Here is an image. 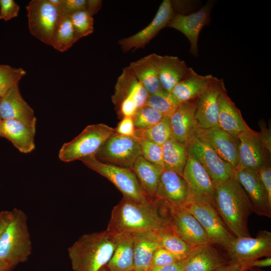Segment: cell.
<instances>
[{
  "label": "cell",
  "mask_w": 271,
  "mask_h": 271,
  "mask_svg": "<svg viewBox=\"0 0 271 271\" xmlns=\"http://www.w3.org/2000/svg\"><path fill=\"white\" fill-rule=\"evenodd\" d=\"M26 73V71L22 68L0 64V98L13 86L19 84L20 80Z\"/></svg>",
  "instance_id": "39"
},
{
  "label": "cell",
  "mask_w": 271,
  "mask_h": 271,
  "mask_svg": "<svg viewBox=\"0 0 271 271\" xmlns=\"http://www.w3.org/2000/svg\"><path fill=\"white\" fill-rule=\"evenodd\" d=\"M20 9L14 0H0V20L8 21L18 17Z\"/></svg>",
  "instance_id": "43"
},
{
  "label": "cell",
  "mask_w": 271,
  "mask_h": 271,
  "mask_svg": "<svg viewBox=\"0 0 271 271\" xmlns=\"http://www.w3.org/2000/svg\"><path fill=\"white\" fill-rule=\"evenodd\" d=\"M214 76L197 74L192 68L189 74L173 88L171 93L180 102L197 99L207 89Z\"/></svg>",
  "instance_id": "28"
},
{
  "label": "cell",
  "mask_w": 271,
  "mask_h": 271,
  "mask_svg": "<svg viewBox=\"0 0 271 271\" xmlns=\"http://www.w3.org/2000/svg\"><path fill=\"white\" fill-rule=\"evenodd\" d=\"M0 115L2 120L13 119L27 123H36L34 110L23 98L16 84L0 98Z\"/></svg>",
  "instance_id": "23"
},
{
  "label": "cell",
  "mask_w": 271,
  "mask_h": 271,
  "mask_svg": "<svg viewBox=\"0 0 271 271\" xmlns=\"http://www.w3.org/2000/svg\"><path fill=\"white\" fill-rule=\"evenodd\" d=\"M115 132V128L103 123L89 125L72 141L62 145L59 158L68 163L94 156Z\"/></svg>",
  "instance_id": "6"
},
{
  "label": "cell",
  "mask_w": 271,
  "mask_h": 271,
  "mask_svg": "<svg viewBox=\"0 0 271 271\" xmlns=\"http://www.w3.org/2000/svg\"><path fill=\"white\" fill-rule=\"evenodd\" d=\"M36 124L27 123L13 119L2 120L1 137L10 141L20 152L29 153L35 148Z\"/></svg>",
  "instance_id": "22"
},
{
  "label": "cell",
  "mask_w": 271,
  "mask_h": 271,
  "mask_svg": "<svg viewBox=\"0 0 271 271\" xmlns=\"http://www.w3.org/2000/svg\"><path fill=\"white\" fill-rule=\"evenodd\" d=\"M142 156L140 146L132 137L111 135L95 154L98 161L131 169L137 159Z\"/></svg>",
  "instance_id": "10"
},
{
  "label": "cell",
  "mask_w": 271,
  "mask_h": 271,
  "mask_svg": "<svg viewBox=\"0 0 271 271\" xmlns=\"http://www.w3.org/2000/svg\"><path fill=\"white\" fill-rule=\"evenodd\" d=\"M12 217V210L0 212V237Z\"/></svg>",
  "instance_id": "51"
},
{
  "label": "cell",
  "mask_w": 271,
  "mask_h": 271,
  "mask_svg": "<svg viewBox=\"0 0 271 271\" xmlns=\"http://www.w3.org/2000/svg\"><path fill=\"white\" fill-rule=\"evenodd\" d=\"M164 116L152 108L144 106L132 116L136 129H145L159 122Z\"/></svg>",
  "instance_id": "41"
},
{
  "label": "cell",
  "mask_w": 271,
  "mask_h": 271,
  "mask_svg": "<svg viewBox=\"0 0 271 271\" xmlns=\"http://www.w3.org/2000/svg\"><path fill=\"white\" fill-rule=\"evenodd\" d=\"M212 2H208L200 10L194 13L185 15L175 14L167 27L183 33L190 44V52L198 56V40L202 28L209 24Z\"/></svg>",
  "instance_id": "18"
},
{
  "label": "cell",
  "mask_w": 271,
  "mask_h": 271,
  "mask_svg": "<svg viewBox=\"0 0 271 271\" xmlns=\"http://www.w3.org/2000/svg\"><path fill=\"white\" fill-rule=\"evenodd\" d=\"M180 103L171 92L163 90L149 95L145 105L155 109L164 117H170Z\"/></svg>",
  "instance_id": "36"
},
{
  "label": "cell",
  "mask_w": 271,
  "mask_h": 271,
  "mask_svg": "<svg viewBox=\"0 0 271 271\" xmlns=\"http://www.w3.org/2000/svg\"><path fill=\"white\" fill-rule=\"evenodd\" d=\"M130 169L136 175L147 195L150 199L154 200L160 178L164 169L148 161L143 156H140Z\"/></svg>",
  "instance_id": "32"
},
{
  "label": "cell",
  "mask_w": 271,
  "mask_h": 271,
  "mask_svg": "<svg viewBox=\"0 0 271 271\" xmlns=\"http://www.w3.org/2000/svg\"><path fill=\"white\" fill-rule=\"evenodd\" d=\"M271 257H266V258L260 259H258L252 261L250 263V268L252 267H263L270 266Z\"/></svg>",
  "instance_id": "52"
},
{
  "label": "cell",
  "mask_w": 271,
  "mask_h": 271,
  "mask_svg": "<svg viewBox=\"0 0 271 271\" xmlns=\"http://www.w3.org/2000/svg\"><path fill=\"white\" fill-rule=\"evenodd\" d=\"M133 238V271H150L155 251L160 246L155 231L132 233Z\"/></svg>",
  "instance_id": "27"
},
{
  "label": "cell",
  "mask_w": 271,
  "mask_h": 271,
  "mask_svg": "<svg viewBox=\"0 0 271 271\" xmlns=\"http://www.w3.org/2000/svg\"><path fill=\"white\" fill-rule=\"evenodd\" d=\"M250 262L229 261L216 271H246L250 268Z\"/></svg>",
  "instance_id": "47"
},
{
  "label": "cell",
  "mask_w": 271,
  "mask_h": 271,
  "mask_svg": "<svg viewBox=\"0 0 271 271\" xmlns=\"http://www.w3.org/2000/svg\"><path fill=\"white\" fill-rule=\"evenodd\" d=\"M149 95L163 90L160 84L155 53L132 62L128 66Z\"/></svg>",
  "instance_id": "31"
},
{
  "label": "cell",
  "mask_w": 271,
  "mask_h": 271,
  "mask_svg": "<svg viewBox=\"0 0 271 271\" xmlns=\"http://www.w3.org/2000/svg\"><path fill=\"white\" fill-rule=\"evenodd\" d=\"M261 182L265 189L269 200L271 201V168L270 163L262 166L258 170Z\"/></svg>",
  "instance_id": "46"
},
{
  "label": "cell",
  "mask_w": 271,
  "mask_h": 271,
  "mask_svg": "<svg viewBox=\"0 0 271 271\" xmlns=\"http://www.w3.org/2000/svg\"><path fill=\"white\" fill-rule=\"evenodd\" d=\"M77 41L70 17H61L54 33L50 46L63 52L70 48Z\"/></svg>",
  "instance_id": "35"
},
{
  "label": "cell",
  "mask_w": 271,
  "mask_h": 271,
  "mask_svg": "<svg viewBox=\"0 0 271 271\" xmlns=\"http://www.w3.org/2000/svg\"><path fill=\"white\" fill-rule=\"evenodd\" d=\"M155 232L160 246L172 253L179 260L185 259L194 247L182 240L167 226Z\"/></svg>",
  "instance_id": "34"
},
{
  "label": "cell",
  "mask_w": 271,
  "mask_h": 271,
  "mask_svg": "<svg viewBox=\"0 0 271 271\" xmlns=\"http://www.w3.org/2000/svg\"><path fill=\"white\" fill-rule=\"evenodd\" d=\"M233 176L246 193L251 203L253 212L271 217V201L260 179L258 170L237 167Z\"/></svg>",
  "instance_id": "14"
},
{
  "label": "cell",
  "mask_w": 271,
  "mask_h": 271,
  "mask_svg": "<svg viewBox=\"0 0 271 271\" xmlns=\"http://www.w3.org/2000/svg\"><path fill=\"white\" fill-rule=\"evenodd\" d=\"M149 95L128 66L124 68L111 96L118 118L132 117L138 109L145 105Z\"/></svg>",
  "instance_id": "8"
},
{
  "label": "cell",
  "mask_w": 271,
  "mask_h": 271,
  "mask_svg": "<svg viewBox=\"0 0 271 271\" xmlns=\"http://www.w3.org/2000/svg\"><path fill=\"white\" fill-rule=\"evenodd\" d=\"M14 267L7 262L0 260V271H11Z\"/></svg>",
  "instance_id": "53"
},
{
  "label": "cell",
  "mask_w": 271,
  "mask_h": 271,
  "mask_svg": "<svg viewBox=\"0 0 271 271\" xmlns=\"http://www.w3.org/2000/svg\"><path fill=\"white\" fill-rule=\"evenodd\" d=\"M133 137L140 146L142 156L148 161L164 168L162 146L145 138L136 130Z\"/></svg>",
  "instance_id": "38"
},
{
  "label": "cell",
  "mask_w": 271,
  "mask_h": 271,
  "mask_svg": "<svg viewBox=\"0 0 271 271\" xmlns=\"http://www.w3.org/2000/svg\"><path fill=\"white\" fill-rule=\"evenodd\" d=\"M70 18L78 40L93 33L94 31L93 16L86 10H81L73 14Z\"/></svg>",
  "instance_id": "40"
},
{
  "label": "cell",
  "mask_w": 271,
  "mask_h": 271,
  "mask_svg": "<svg viewBox=\"0 0 271 271\" xmlns=\"http://www.w3.org/2000/svg\"><path fill=\"white\" fill-rule=\"evenodd\" d=\"M185 207L199 221L212 244L226 251L235 237L228 230L216 209L207 204L190 202Z\"/></svg>",
  "instance_id": "11"
},
{
  "label": "cell",
  "mask_w": 271,
  "mask_h": 271,
  "mask_svg": "<svg viewBox=\"0 0 271 271\" xmlns=\"http://www.w3.org/2000/svg\"><path fill=\"white\" fill-rule=\"evenodd\" d=\"M162 148L164 169L174 171L183 176L188 159L186 145L173 136L162 146Z\"/></svg>",
  "instance_id": "33"
},
{
  "label": "cell",
  "mask_w": 271,
  "mask_h": 271,
  "mask_svg": "<svg viewBox=\"0 0 271 271\" xmlns=\"http://www.w3.org/2000/svg\"><path fill=\"white\" fill-rule=\"evenodd\" d=\"M166 226L156 201L142 203L123 197L112 209L106 230L116 235L155 231Z\"/></svg>",
  "instance_id": "2"
},
{
  "label": "cell",
  "mask_w": 271,
  "mask_h": 271,
  "mask_svg": "<svg viewBox=\"0 0 271 271\" xmlns=\"http://www.w3.org/2000/svg\"><path fill=\"white\" fill-rule=\"evenodd\" d=\"M29 31L34 37L51 45L53 36L61 17L49 0H32L26 6Z\"/></svg>",
  "instance_id": "9"
},
{
  "label": "cell",
  "mask_w": 271,
  "mask_h": 271,
  "mask_svg": "<svg viewBox=\"0 0 271 271\" xmlns=\"http://www.w3.org/2000/svg\"><path fill=\"white\" fill-rule=\"evenodd\" d=\"M179 260L166 249L160 247L155 252L152 260V268L173 263Z\"/></svg>",
  "instance_id": "44"
},
{
  "label": "cell",
  "mask_w": 271,
  "mask_h": 271,
  "mask_svg": "<svg viewBox=\"0 0 271 271\" xmlns=\"http://www.w3.org/2000/svg\"><path fill=\"white\" fill-rule=\"evenodd\" d=\"M80 161L87 167L110 181L121 192L123 197L142 203L153 201L147 195L130 169L101 162L94 156L82 158Z\"/></svg>",
  "instance_id": "5"
},
{
  "label": "cell",
  "mask_w": 271,
  "mask_h": 271,
  "mask_svg": "<svg viewBox=\"0 0 271 271\" xmlns=\"http://www.w3.org/2000/svg\"><path fill=\"white\" fill-rule=\"evenodd\" d=\"M215 208L236 237H250L247 224L253 212L246 193L233 175L215 187Z\"/></svg>",
  "instance_id": "1"
},
{
  "label": "cell",
  "mask_w": 271,
  "mask_h": 271,
  "mask_svg": "<svg viewBox=\"0 0 271 271\" xmlns=\"http://www.w3.org/2000/svg\"><path fill=\"white\" fill-rule=\"evenodd\" d=\"M101 5L100 0H86L85 10L93 16L98 12Z\"/></svg>",
  "instance_id": "50"
},
{
  "label": "cell",
  "mask_w": 271,
  "mask_h": 271,
  "mask_svg": "<svg viewBox=\"0 0 271 271\" xmlns=\"http://www.w3.org/2000/svg\"><path fill=\"white\" fill-rule=\"evenodd\" d=\"M219 104V127L236 136L250 129L243 119L240 110L227 95L226 91L221 94Z\"/></svg>",
  "instance_id": "29"
},
{
  "label": "cell",
  "mask_w": 271,
  "mask_h": 271,
  "mask_svg": "<svg viewBox=\"0 0 271 271\" xmlns=\"http://www.w3.org/2000/svg\"><path fill=\"white\" fill-rule=\"evenodd\" d=\"M57 8L61 17H70L85 10L86 0H49Z\"/></svg>",
  "instance_id": "42"
},
{
  "label": "cell",
  "mask_w": 271,
  "mask_h": 271,
  "mask_svg": "<svg viewBox=\"0 0 271 271\" xmlns=\"http://www.w3.org/2000/svg\"><path fill=\"white\" fill-rule=\"evenodd\" d=\"M115 133L123 136H134L136 127L132 117H124L118 122L115 128Z\"/></svg>",
  "instance_id": "45"
},
{
  "label": "cell",
  "mask_w": 271,
  "mask_h": 271,
  "mask_svg": "<svg viewBox=\"0 0 271 271\" xmlns=\"http://www.w3.org/2000/svg\"><path fill=\"white\" fill-rule=\"evenodd\" d=\"M105 266L110 271H133V238L132 233L115 235V248Z\"/></svg>",
  "instance_id": "30"
},
{
  "label": "cell",
  "mask_w": 271,
  "mask_h": 271,
  "mask_svg": "<svg viewBox=\"0 0 271 271\" xmlns=\"http://www.w3.org/2000/svg\"><path fill=\"white\" fill-rule=\"evenodd\" d=\"M115 235L106 230L84 234L68 248L74 271H99L111 257Z\"/></svg>",
  "instance_id": "3"
},
{
  "label": "cell",
  "mask_w": 271,
  "mask_h": 271,
  "mask_svg": "<svg viewBox=\"0 0 271 271\" xmlns=\"http://www.w3.org/2000/svg\"><path fill=\"white\" fill-rule=\"evenodd\" d=\"M186 146L188 153L203 166L215 187L233 175V169L231 165L223 160L205 142L194 134Z\"/></svg>",
  "instance_id": "13"
},
{
  "label": "cell",
  "mask_w": 271,
  "mask_h": 271,
  "mask_svg": "<svg viewBox=\"0 0 271 271\" xmlns=\"http://www.w3.org/2000/svg\"><path fill=\"white\" fill-rule=\"evenodd\" d=\"M155 58L160 84L167 92H171L175 86L190 72L191 68L178 57L155 54Z\"/></svg>",
  "instance_id": "25"
},
{
  "label": "cell",
  "mask_w": 271,
  "mask_h": 271,
  "mask_svg": "<svg viewBox=\"0 0 271 271\" xmlns=\"http://www.w3.org/2000/svg\"><path fill=\"white\" fill-rule=\"evenodd\" d=\"M225 91L223 79L214 77L207 89L197 99L195 116L197 127L205 129L218 126L219 98Z\"/></svg>",
  "instance_id": "17"
},
{
  "label": "cell",
  "mask_w": 271,
  "mask_h": 271,
  "mask_svg": "<svg viewBox=\"0 0 271 271\" xmlns=\"http://www.w3.org/2000/svg\"><path fill=\"white\" fill-rule=\"evenodd\" d=\"M183 177L188 188L190 202L209 205L215 208L214 184L203 166L188 153Z\"/></svg>",
  "instance_id": "12"
},
{
  "label": "cell",
  "mask_w": 271,
  "mask_h": 271,
  "mask_svg": "<svg viewBox=\"0 0 271 271\" xmlns=\"http://www.w3.org/2000/svg\"><path fill=\"white\" fill-rule=\"evenodd\" d=\"M175 14L172 2L164 0L152 22L138 33L119 41L123 52L143 48L169 22Z\"/></svg>",
  "instance_id": "19"
},
{
  "label": "cell",
  "mask_w": 271,
  "mask_h": 271,
  "mask_svg": "<svg viewBox=\"0 0 271 271\" xmlns=\"http://www.w3.org/2000/svg\"><path fill=\"white\" fill-rule=\"evenodd\" d=\"M154 200L160 207L166 225L182 240L193 246L211 243L199 221L185 207Z\"/></svg>",
  "instance_id": "7"
},
{
  "label": "cell",
  "mask_w": 271,
  "mask_h": 271,
  "mask_svg": "<svg viewBox=\"0 0 271 271\" xmlns=\"http://www.w3.org/2000/svg\"><path fill=\"white\" fill-rule=\"evenodd\" d=\"M154 200L174 206L185 207L190 199L184 177L174 171L164 169Z\"/></svg>",
  "instance_id": "21"
},
{
  "label": "cell",
  "mask_w": 271,
  "mask_h": 271,
  "mask_svg": "<svg viewBox=\"0 0 271 271\" xmlns=\"http://www.w3.org/2000/svg\"><path fill=\"white\" fill-rule=\"evenodd\" d=\"M2 119L1 115H0V127H1V123H2ZM0 137H1V136H0Z\"/></svg>",
  "instance_id": "56"
},
{
  "label": "cell",
  "mask_w": 271,
  "mask_h": 271,
  "mask_svg": "<svg viewBox=\"0 0 271 271\" xmlns=\"http://www.w3.org/2000/svg\"><path fill=\"white\" fill-rule=\"evenodd\" d=\"M194 135L208 145L233 170L239 165V140L237 136L218 126L209 128L196 127Z\"/></svg>",
  "instance_id": "16"
},
{
  "label": "cell",
  "mask_w": 271,
  "mask_h": 271,
  "mask_svg": "<svg viewBox=\"0 0 271 271\" xmlns=\"http://www.w3.org/2000/svg\"><path fill=\"white\" fill-rule=\"evenodd\" d=\"M229 260L250 262L271 255V233L258 232L255 238L235 237L226 250Z\"/></svg>",
  "instance_id": "15"
},
{
  "label": "cell",
  "mask_w": 271,
  "mask_h": 271,
  "mask_svg": "<svg viewBox=\"0 0 271 271\" xmlns=\"http://www.w3.org/2000/svg\"><path fill=\"white\" fill-rule=\"evenodd\" d=\"M211 243L193 247L185 259L184 271H216L229 261Z\"/></svg>",
  "instance_id": "24"
},
{
  "label": "cell",
  "mask_w": 271,
  "mask_h": 271,
  "mask_svg": "<svg viewBox=\"0 0 271 271\" xmlns=\"http://www.w3.org/2000/svg\"><path fill=\"white\" fill-rule=\"evenodd\" d=\"M246 271H265V270H261V269H259L257 268H254V267H252V268L247 269Z\"/></svg>",
  "instance_id": "54"
},
{
  "label": "cell",
  "mask_w": 271,
  "mask_h": 271,
  "mask_svg": "<svg viewBox=\"0 0 271 271\" xmlns=\"http://www.w3.org/2000/svg\"><path fill=\"white\" fill-rule=\"evenodd\" d=\"M237 137L239 142L238 167L258 170L270 163V152L263 144L259 132L250 128Z\"/></svg>",
  "instance_id": "20"
},
{
  "label": "cell",
  "mask_w": 271,
  "mask_h": 271,
  "mask_svg": "<svg viewBox=\"0 0 271 271\" xmlns=\"http://www.w3.org/2000/svg\"><path fill=\"white\" fill-rule=\"evenodd\" d=\"M99 271H110L106 267V266L103 267L102 268H101Z\"/></svg>",
  "instance_id": "55"
},
{
  "label": "cell",
  "mask_w": 271,
  "mask_h": 271,
  "mask_svg": "<svg viewBox=\"0 0 271 271\" xmlns=\"http://www.w3.org/2000/svg\"><path fill=\"white\" fill-rule=\"evenodd\" d=\"M32 251L27 216L21 209L14 208L11 219L0 237V260L15 267L26 261Z\"/></svg>",
  "instance_id": "4"
},
{
  "label": "cell",
  "mask_w": 271,
  "mask_h": 271,
  "mask_svg": "<svg viewBox=\"0 0 271 271\" xmlns=\"http://www.w3.org/2000/svg\"><path fill=\"white\" fill-rule=\"evenodd\" d=\"M259 132L262 142L267 150L271 152L270 131L266 127L265 124L260 125Z\"/></svg>",
  "instance_id": "49"
},
{
  "label": "cell",
  "mask_w": 271,
  "mask_h": 271,
  "mask_svg": "<svg viewBox=\"0 0 271 271\" xmlns=\"http://www.w3.org/2000/svg\"><path fill=\"white\" fill-rule=\"evenodd\" d=\"M197 99L180 103L170 116V123L174 137L187 145L197 127L195 119Z\"/></svg>",
  "instance_id": "26"
},
{
  "label": "cell",
  "mask_w": 271,
  "mask_h": 271,
  "mask_svg": "<svg viewBox=\"0 0 271 271\" xmlns=\"http://www.w3.org/2000/svg\"><path fill=\"white\" fill-rule=\"evenodd\" d=\"M136 130L148 139L157 144L162 146L173 136L170 123V117H164L161 120L152 126Z\"/></svg>",
  "instance_id": "37"
},
{
  "label": "cell",
  "mask_w": 271,
  "mask_h": 271,
  "mask_svg": "<svg viewBox=\"0 0 271 271\" xmlns=\"http://www.w3.org/2000/svg\"><path fill=\"white\" fill-rule=\"evenodd\" d=\"M185 263V259L180 260L169 265L154 267L150 271H184Z\"/></svg>",
  "instance_id": "48"
}]
</instances>
